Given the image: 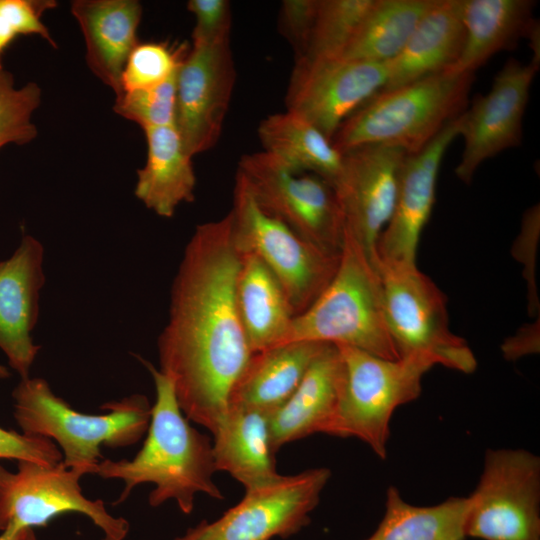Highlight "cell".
<instances>
[{"mask_svg": "<svg viewBox=\"0 0 540 540\" xmlns=\"http://www.w3.org/2000/svg\"><path fill=\"white\" fill-rule=\"evenodd\" d=\"M241 254L231 217L198 225L172 283L168 321L157 340L159 371L185 417L214 435L252 351L236 305Z\"/></svg>", "mask_w": 540, "mask_h": 540, "instance_id": "1", "label": "cell"}, {"mask_svg": "<svg viewBox=\"0 0 540 540\" xmlns=\"http://www.w3.org/2000/svg\"><path fill=\"white\" fill-rule=\"evenodd\" d=\"M150 372L155 402L142 448L131 459H103L96 474L103 479L123 481L124 488L113 503L124 502L138 485L151 483L148 503L158 507L175 500L184 514L194 508L195 495L204 493L222 500L223 493L213 480L214 465L210 438L195 429L181 411L173 383L149 361L139 358Z\"/></svg>", "mask_w": 540, "mask_h": 540, "instance_id": "2", "label": "cell"}, {"mask_svg": "<svg viewBox=\"0 0 540 540\" xmlns=\"http://www.w3.org/2000/svg\"><path fill=\"white\" fill-rule=\"evenodd\" d=\"M12 397L13 416L22 433L55 442L63 464L83 475L96 474L104 459L102 446L117 449L139 442L151 418L152 405L145 395L106 402L100 407L105 414H85L73 409L39 377L20 379Z\"/></svg>", "mask_w": 540, "mask_h": 540, "instance_id": "3", "label": "cell"}, {"mask_svg": "<svg viewBox=\"0 0 540 540\" xmlns=\"http://www.w3.org/2000/svg\"><path fill=\"white\" fill-rule=\"evenodd\" d=\"M473 78L447 69L379 91L343 121L331 143L340 154L366 145L417 153L466 110Z\"/></svg>", "mask_w": 540, "mask_h": 540, "instance_id": "4", "label": "cell"}, {"mask_svg": "<svg viewBox=\"0 0 540 540\" xmlns=\"http://www.w3.org/2000/svg\"><path fill=\"white\" fill-rule=\"evenodd\" d=\"M297 341L347 345L386 359L400 358L384 316L379 272L345 231L332 280L305 311L294 316L284 343Z\"/></svg>", "mask_w": 540, "mask_h": 540, "instance_id": "5", "label": "cell"}, {"mask_svg": "<svg viewBox=\"0 0 540 540\" xmlns=\"http://www.w3.org/2000/svg\"><path fill=\"white\" fill-rule=\"evenodd\" d=\"M336 347L343 384L327 435L357 438L385 459L394 411L419 397L422 377L435 364L421 355L392 360L347 345Z\"/></svg>", "mask_w": 540, "mask_h": 540, "instance_id": "6", "label": "cell"}, {"mask_svg": "<svg viewBox=\"0 0 540 540\" xmlns=\"http://www.w3.org/2000/svg\"><path fill=\"white\" fill-rule=\"evenodd\" d=\"M229 214L238 251L254 254L266 265L295 316L305 311L332 280L340 254L317 247L265 213L237 173Z\"/></svg>", "mask_w": 540, "mask_h": 540, "instance_id": "7", "label": "cell"}, {"mask_svg": "<svg viewBox=\"0 0 540 540\" xmlns=\"http://www.w3.org/2000/svg\"><path fill=\"white\" fill-rule=\"evenodd\" d=\"M390 336L399 357L421 355L462 373H472L475 356L449 328L446 297L416 265L375 261Z\"/></svg>", "mask_w": 540, "mask_h": 540, "instance_id": "8", "label": "cell"}, {"mask_svg": "<svg viewBox=\"0 0 540 540\" xmlns=\"http://www.w3.org/2000/svg\"><path fill=\"white\" fill-rule=\"evenodd\" d=\"M237 174L265 213L317 247L340 254L344 225L327 181L312 173L294 172L264 151L243 155Z\"/></svg>", "mask_w": 540, "mask_h": 540, "instance_id": "9", "label": "cell"}, {"mask_svg": "<svg viewBox=\"0 0 540 540\" xmlns=\"http://www.w3.org/2000/svg\"><path fill=\"white\" fill-rule=\"evenodd\" d=\"M466 537L540 540V458L525 449H488L468 496Z\"/></svg>", "mask_w": 540, "mask_h": 540, "instance_id": "10", "label": "cell"}, {"mask_svg": "<svg viewBox=\"0 0 540 540\" xmlns=\"http://www.w3.org/2000/svg\"><path fill=\"white\" fill-rule=\"evenodd\" d=\"M82 476L62 461L43 465L21 460L15 472L0 465V531L44 527L58 515L79 513L102 530L103 540H124L129 522L112 516L102 500L88 499L80 486Z\"/></svg>", "mask_w": 540, "mask_h": 540, "instance_id": "11", "label": "cell"}, {"mask_svg": "<svg viewBox=\"0 0 540 540\" xmlns=\"http://www.w3.org/2000/svg\"><path fill=\"white\" fill-rule=\"evenodd\" d=\"M331 477L328 468L281 475L272 484L245 491L220 518L202 520L174 540H270L288 538L310 523V514Z\"/></svg>", "mask_w": 540, "mask_h": 540, "instance_id": "12", "label": "cell"}, {"mask_svg": "<svg viewBox=\"0 0 540 540\" xmlns=\"http://www.w3.org/2000/svg\"><path fill=\"white\" fill-rule=\"evenodd\" d=\"M388 73V63L298 58L287 87L286 110L331 141L343 121L383 89Z\"/></svg>", "mask_w": 540, "mask_h": 540, "instance_id": "13", "label": "cell"}, {"mask_svg": "<svg viewBox=\"0 0 540 540\" xmlns=\"http://www.w3.org/2000/svg\"><path fill=\"white\" fill-rule=\"evenodd\" d=\"M407 153L384 145H366L342 154L340 171L331 184L344 231L374 263L376 243L395 206L402 165Z\"/></svg>", "mask_w": 540, "mask_h": 540, "instance_id": "14", "label": "cell"}, {"mask_svg": "<svg viewBox=\"0 0 540 540\" xmlns=\"http://www.w3.org/2000/svg\"><path fill=\"white\" fill-rule=\"evenodd\" d=\"M235 81L230 38L192 45L177 73L175 121L192 158L218 142Z\"/></svg>", "mask_w": 540, "mask_h": 540, "instance_id": "15", "label": "cell"}, {"mask_svg": "<svg viewBox=\"0 0 540 540\" xmlns=\"http://www.w3.org/2000/svg\"><path fill=\"white\" fill-rule=\"evenodd\" d=\"M539 65L510 58L497 73L490 91L478 96L460 115L464 147L456 176L470 183L477 168L522 140V121Z\"/></svg>", "mask_w": 540, "mask_h": 540, "instance_id": "16", "label": "cell"}, {"mask_svg": "<svg viewBox=\"0 0 540 540\" xmlns=\"http://www.w3.org/2000/svg\"><path fill=\"white\" fill-rule=\"evenodd\" d=\"M459 128L460 116L419 152L406 155L392 216L376 243L375 261L416 265L418 242L432 212L441 162L459 136Z\"/></svg>", "mask_w": 540, "mask_h": 540, "instance_id": "17", "label": "cell"}, {"mask_svg": "<svg viewBox=\"0 0 540 540\" xmlns=\"http://www.w3.org/2000/svg\"><path fill=\"white\" fill-rule=\"evenodd\" d=\"M44 246L31 235L0 262V349L20 378L30 376L40 346L31 333L39 316L40 291L45 283Z\"/></svg>", "mask_w": 540, "mask_h": 540, "instance_id": "18", "label": "cell"}, {"mask_svg": "<svg viewBox=\"0 0 540 540\" xmlns=\"http://www.w3.org/2000/svg\"><path fill=\"white\" fill-rule=\"evenodd\" d=\"M137 0H74L71 14L85 42L88 68L115 94L122 92L121 78L127 58L139 43L142 19Z\"/></svg>", "mask_w": 540, "mask_h": 540, "instance_id": "19", "label": "cell"}, {"mask_svg": "<svg viewBox=\"0 0 540 540\" xmlns=\"http://www.w3.org/2000/svg\"><path fill=\"white\" fill-rule=\"evenodd\" d=\"M343 363L336 345L328 344L312 362L291 397L269 416L274 453L315 433L327 434L339 406Z\"/></svg>", "mask_w": 540, "mask_h": 540, "instance_id": "20", "label": "cell"}, {"mask_svg": "<svg viewBox=\"0 0 540 540\" xmlns=\"http://www.w3.org/2000/svg\"><path fill=\"white\" fill-rule=\"evenodd\" d=\"M464 37L462 0H436L401 52L388 63V79L381 91L451 68L461 54Z\"/></svg>", "mask_w": 540, "mask_h": 540, "instance_id": "21", "label": "cell"}, {"mask_svg": "<svg viewBox=\"0 0 540 540\" xmlns=\"http://www.w3.org/2000/svg\"><path fill=\"white\" fill-rule=\"evenodd\" d=\"M328 344L288 342L253 353L231 390L229 406L254 409L270 416L291 397Z\"/></svg>", "mask_w": 540, "mask_h": 540, "instance_id": "22", "label": "cell"}, {"mask_svg": "<svg viewBox=\"0 0 540 540\" xmlns=\"http://www.w3.org/2000/svg\"><path fill=\"white\" fill-rule=\"evenodd\" d=\"M213 438L216 471L228 473L245 491L272 484L281 477L275 467L268 414L229 406Z\"/></svg>", "mask_w": 540, "mask_h": 540, "instance_id": "23", "label": "cell"}, {"mask_svg": "<svg viewBox=\"0 0 540 540\" xmlns=\"http://www.w3.org/2000/svg\"><path fill=\"white\" fill-rule=\"evenodd\" d=\"M147 144L144 166L137 170L134 193L146 208L163 218L174 216L195 198L196 176L175 126L143 130Z\"/></svg>", "mask_w": 540, "mask_h": 540, "instance_id": "24", "label": "cell"}, {"mask_svg": "<svg viewBox=\"0 0 540 540\" xmlns=\"http://www.w3.org/2000/svg\"><path fill=\"white\" fill-rule=\"evenodd\" d=\"M535 1L462 0L464 44L449 70L474 74L493 55L513 49L537 26L533 19Z\"/></svg>", "mask_w": 540, "mask_h": 540, "instance_id": "25", "label": "cell"}, {"mask_svg": "<svg viewBox=\"0 0 540 540\" xmlns=\"http://www.w3.org/2000/svg\"><path fill=\"white\" fill-rule=\"evenodd\" d=\"M235 298L252 353L285 342L295 316L280 283L254 254L240 253Z\"/></svg>", "mask_w": 540, "mask_h": 540, "instance_id": "26", "label": "cell"}, {"mask_svg": "<svg viewBox=\"0 0 540 540\" xmlns=\"http://www.w3.org/2000/svg\"><path fill=\"white\" fill-rule=\"evenodd\" d=\"M258 136L263 151L294 172L315 174L331 185L340 171L342 154L318 129L292 112L264 118Z\"/></svg>", "mask_w": 540, "mask_h": 540, "instance_id": "27", "label": "cell"}, {"mask_svg": "<svg viewBox=\"0 0 540 540\" xmlns=\"http://www.w3.org/2000/svg\"><path fill=\"white\" fill-rule=\"evenodd\" d=\"M436 0H374L341 57L389 63Z\"/></svg>", "mask_w": 540, "mask_h": 540, "instance_id": "28", "label": "cell"}, {"mask_svg": "<svg viewBox=\"0 0 540 540\" xmlns=\"http://www.w3.org/2000/svg\"><path fill=\"white\" fill-rule=\"evenodd\" d=\"M468 509V497H449L432 506L412 505L390 486L384 516L365 540H466Z\"/></svg>", "mask_w": 540, "mask_h": 540, "instance_id": "29", "label": "cell"}, {"mask_svg": "<svg viewBox=\"0 0 540 540\" xmlns=\"http://www.w3.org/2000/svg\"><path fill=\"white\" fill-rule=\"evenodd\" d=\"M373 2L374 0H318L304 53L298 58L341 57Z\"/></svg>", "mask_w": 540, "mask_h": 540, "instance_id": "30", "label": "cell"}, {"mask_svg": "<svg viewBox=\"0 0 540 540\" xmlns=\"http://www.w3.org/2000/svg\"><path fill=\"white\" fill-rule=\"evenodd\" d=\"M42 91L35 82L21 87L4 67L0 69V148L7 144L24 145L33 141L38 129L32 121L41 104Z\"/></svg>", "mask_w": 540, "mask_h": 540, "instance_id": "31", "label": "cell"}, {"mask_svg": "<svg viewBox=\"0 0 540 540\" xmlns=\"http://www.w3.org/2000/svg\"><path fill=\"white\" fill-rule=\"evenodd\" d=\"M189 50L185 43L139 42L127 58L121 94L167 81L177 74Z\"/></svg>", "mask_w": 540, "mask_h": 540, "instance_id": "32", "label": "cell"}, {"mask_svg": "<svg viewBox=\"0 0 540 540\" xmlns=\"http://www.w3.org/2000/svg\"><path fill=\"white\" fill-rule=\"evenodd\" d=\"M176 82L177 74L162 84L123 92L115 98L113 110L143 130L175 126Z\"/></svg>", "mask_w": 540, "mask_h": 540, "instance_id": "33", "label": "cell"}, {"mask_svg": "<svg viewBox=\"0 0 540 540\" xmlns=\"http://www.w3.org/2000/svg\"><path fill=\"white\" fill-rule=\"evenodd\" d=\"M54 0H0V69L6 48L20 35H37L50 46L57 44L42 22L43 14L55 8Z\"/></svg>", "mask_w": 540, "mask_h": 540, "instance_id": "34", "label": "cell"}, {"mask_svg": "<svg viewBox=\"0 0 540 540\" xmlns=\"http://www.w3.org/2000/svg\"><path fill=\"white\" fill-rule=\"evenodd\" d=\"M187 9L195 18L192 45L230 38L231 4L227 0H189Z\"/></svg>", "mask_w": 540, "mask_h": 540, "instance_id": "35", "label": "cell"}, {"mask_svg": "<svg viewBox=\"0 0 540 540\" xmlns=\"http://www.w3.org/2000/svg\"><path fill=\"white\" fill-rule=\"evenodd\" d=\"M0 459L55 465L63 460V455L56 443L46 437L31 436L0 427Z\"/></svg>", "mask_w": 540, "mask_h": 540, "instance_id": "36", "label": "cell"}, {"mask_svg": "<svg viewBox=\"0 0 540 540\" xmlns=\"http://www.w3.org/2000/svg\"><path fill=\"white\" fill-rule=\"evenodd\" d=\"M318 0H285L279 12V30L293 46L296 58L305 50Z\"/></svg>", "mask_w": 540, "mask_h": 540, "instance_id": "37", "label": "cell"}, {"mask_svg": "<svg viewBox=\"0 0 540 540\" xmlns=\"http://www.w3.org/2000/svg\"><path fill=\"white\" fill-rule=\"evenodd\" d=\"M0 540H38L34 529L22 528L19 530H5L0 535Z\"/></svg>", "mask_w": 540, "mask_h": 540, "instance_id": "38", "label": "cell"}, {"mask_svg": "<svg viewBox=\"0 0 540 540\" xmlns=\"http://www.w3.org/2000/svg\"><path fill=\"white\" fill-rule=\"evenodd\" d=\"M9 375H10V373H9L8 369L5 366L0 364V379H5V378L9 377Z\"/></svg>", "mask_w": 540, "mask_h": 540, "instance_id": "39", "label": "cell"}]
</instances>
